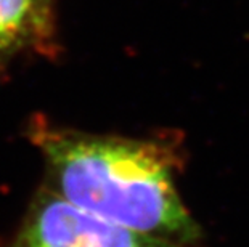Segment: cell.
Listing matches in <instances>:
<instances>
[{
    "label": "cell",
    "mask_w": 249,
    "mask_h": 247,
    "mask_svg": "<svg viewBox=\"0 0 249 247\" xmlns=\"http://www.w3.org/2000/svg\"><path fill=\"white\" fill-rule=\"evenodd\" d=\"M56 193L108 222L155 238L195 246L201 228L183 206L174 159L151 141L36 127Z\"/></svg>",
    "instance_id": "cell-1"
},
{
    "label": "cell",
    "mask_w": 249,
    "mask_h": 247,
    "mask_svg": "<svg viewBox=\"0 0 249 247\" xmlns=\"http://www.w3.org/2000/svg\"><path fill=\"white\" fill-rule=\"evenodd\" d=\"M7 247H196L155 238L108 222L58 193L36 201Z\"/></svg>",
    "instance_id": "cell-2"
},
{
    "label": "cell",
    "mask_w": 249,
    "mask_h": 247,
    "mask_svg": "<svg viewBox=\"0 0 249 247\" xmlns=\"http://www.w3.org/2000/svg\"><path fill=\"white\" fill-rule=\"evenodd\" d=\"M39 0H0V58L24 49L45 31Z\"/></svg>",
    "instance_id": "cell-3"
}]
</instances>
